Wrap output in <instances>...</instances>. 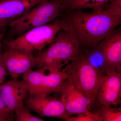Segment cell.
I'll return each instance as SVG.
<instances>
[{
	"mask_svg": "<svg viewBox=\"0 0 121 121\" xmlns=\"http://www.w3.org/2000/svg\"><path fill=\"white\" fill-rule=\"evenodd\" d=\"M62 0H43L9 24V36H19L27 31L53 22L60 16Z\"/></svg>",
	"mask_w": 121,
	"mask_h": 121,
	"instance_id": "obj_4",
	"label": "cell"
},
{
	"mask_svg": "<svg viewBox=\"0 0 121 121\" xmlns=\"http://www.w3.org/2000/svg\"><path fill=\"white\" fill-rule=\"evenodd\" d=\"M48 47L35 56L37 70L61 71L82 51L69 25L59 31Z\"/></svg>",
	"mask_w": 121,
	"mask_h": 121,
	"instance_id": "obj_2",
	"label": "cell"
},
{
	"mask_svg": "<svg viewBox=\"0 0 121 121\" xmlns=\"http://www.w3.org/2000/svg\"><path fill=\"white\" fill-rule=\"evenodd\" d=\"M73 84L88 98L92 105L96 101L100 85L106 78L88 62L82 51L78 58L65 68Z\"/></svg>",
	"mask_w": 121,
	"mask_h": 121,
	"instance_id": "obj_5",
	"label": "cell"
},
{
	"mask_svg": "<svg viewBox=\"0 0 121 121\" xmlns=\"http://www.w3.org/2000/svg\"><path fill=\"white\" fill-rule=\"evenodd\" d=\"M2 54L1 52H0V84L3 83L8 74L2 59Z\"/></svg>",
	"mask_w": 121,
	"mask_h": 121,
	"instance_id": "obj_20",
	"label": "cell"
},
{
	"mask_svg": "<svg viewBox=\"0 0 121 121\" xmlns=\"http://www.w3.org/2000/svg\"><path fill=\"white\" fill-rule=\"evenodd\" d=\"M66 121H101L97 113L91 112L90 110H87L83 112L77 114L75 117H68Z\"/></svg>",
	"mask_w": 121,
	"mask_h": 121,
	"instance_id": "obj_18",
	"label": "cell"
},
{
	"mask_svg": "<svg viewBox=\"0 0 121 121\" xmlns=\"http://www.w3.org/2000/svg\"><path fill=\"white\" fill-rule=\"evenodd\" d=\"M15 115L7 109L0 95V121H12Z\"/></svg>",
	"mask_w": 121,
	"mask_h": 121,
	"instance_id": "obj_19",
	"label": "cell"
},
{
	"mask_svg": "<svg viewBox=\"0 0 121 121\" xmlns=\"http://www.w3.org/2000/svg\"><path fill=\"white\" fill-rule=\"evenodd\" d=\"M97 45L104 54L108 69L107 72L121 71V28L113 30Z\"/></svg>",
	"mask_w": 121,
	"mask_h": 121,
	"instance_id": "obj_11",
	"label": "cell"
},
{
	"mask_svg": "<svg viewBox=\"0 0 121 121\" xmlns=\"http://www.w3.org/2000/svg\"><path fill=\"white\" fill-rule=\"evenodd\" d=\"M66 13L62 17L82 50L95 48L121 23V16L105 9L99 12L78 10Z\"/></svg>",
	"mask_w": 121,
	"mask_h": 121,
	"instance_id": "obj_1",
	"label": "cell"
},
{
	"mask_svg": "<svg viewBox=\"0 0 121 121\" xmlns=\"http://www.w3.org/2000/svg\"><path fill=\"white\" fill-rule=\"evenodd\" d=\"M27 108L41 117H52L64 119L69 117L60 100L49 97L29 96L26 100Z\"/></svg>",
	"mask_w": 121,
	"mask_h": 121,
	"instance_id": "obj_10",
	"label": "cell"
},
{
	"mask_svg": "<svg viewBox=\"0 0 121 121\" xmlns=\"http://www.w3.org/2000/svg\"><path fill=\"white\" fill-rule=\"evenodd\" d=\"M60 101L69 117L90 110V99L73 84L69 78L61 91Z\"/></svg>",
	"mask_w": 121,
	"mask_h": 121,
	"instance_id": "obj_9",
	"label": "cell"
},
{
	"mask_svg": "<svg viewBox=\"0 0 121 121\" xmlns=\"http://www.w3.org/2000/svg\"><path fill=\"white\" fill-rule=\"evenodd\" d=\"M68 77L65 68L58 72H48L30 69L23 74L29 96L44 97L52 93H60Z\"/></svg>",
	"mask_w": 121,
	"mask_h": 121,
	"instance_id": "obj_6",
	"label": "cell"
},
{
	"mask_svg": "<svg viewBox=\"0 0 121 121\" xmlns=\"http://www.w3.org/2000/svg\"><path fill=\"white\" fill-rule=\"evenodd\" d=\"M82 52L90 64L104 75H106L107 66L104 54L97 45L93 48L82 50Z\"/></svg>",
	"mask_w": 121,
	"mask_h": 121,
	"instance_id": "obj_15",
	"label": "cell"
},
{
	"mask_svg": "<svg viewBox=\"0 0 121 121\" xmlns=\"http://www.w3.org/2000/svg\"><path fill=\"white\" fill-rule=\"evenodd\" d=\"M1 0H0V1H1Z\"/></svg>",
	"mask_w": 121,
	"mask_h": 121,
	"instance_id": "obj_22",
	"label": "cell"
},
{
	"mask_svg": "<svg viewBox=\"0 0 121 121\" xmlns=\"http://www.w3.org/2000/svg\"><path fill=\"white\" fill-rule=\"evenodd\" d=\"M61 10L65 13L78 10L89 9L92 12L103 11L110 0H62Z\"/></svg>",
	"mask_w": 121,
	"mask_h": 121,
	"instance_id": "obj_14",
	"label": "cell"
},
{
	"mask_svg": "<svg viewBox=\"0 0 121 121\" xmlns=\"http://www.w3.org/2000/svg\"><path fill=\"white\" fill-rule=\"evenodd\" d=\"M15 112V120L16 121H43V118L34 116L29 112L23 104L17 108Z\"/></svg>",
	"mask_w": 121,
	"mask_h": 121,
	"instance_id": "obj_17",
	"label": "cell"
},
{
	"mask_svg": "<svg viewBox=\"0 0 121 121\" xmlns=\"http://www.w3.org/2000/svg\"><path fill=\"white\" fill-rule=\"evenodd\" d=\"M68 26L63 17L56 19L52 23L32 29L16 39L8 40L4 47L5 49L32 54L39 52L52 42L59 30Z\"/></svg>",
	"mask_w": 121,
	"mask_h": 121,
	"instance_id": "obj_3",
	"label": "cell"
},
{
	"mask_svg": "<svg viewBox=\"0 0 121 121\" xmlns=\"http://www.w3.org/2000/svg\"><path fill=\"white\" fill-rule=\"evenodd\" d=\"M2 58L7 73L12 79L18 78L36 67L35 56L32 53L5 49Z\"/></svg>",
	"mask_w": 121,
	"mask_h": 121,
	"instance_id": "obj_7",
	"label": "cell"
},
{
	"mask_svg": "<svg viewBox=\"0 0 121 121\" xmlns=\"http://www.w3.org/2000/svg\"><path fill=\"white\" fill-rule=\"evenodd\" d=\"M97 93L98 106L117 107L121 103V71L107 72Z\"/></svg>",
	"mask_w": 121,
	"mask_h": 121,
	"instance_id": "obj_8",
	"label": "cell"
},
{
	"mask_svg": "<svg viewBox=\"0 0 121 121\" xmlns=\"http://www.w3.org/2000/svg\"><path fill=\"white\" fill-rule=\"evenodd\" d=\"M43 0H1L0 1V28L9 26Z\"/></svg>",
	"mask_w": 121,
	"mask_h": 121,
	"instance_id": "obj_13",
	"label": "cell"
},
{
	"mask_svg": "<svg viewBox=\"0 0 121 121\" xmlns=\"http://www.w3.org/2000/svg\"><path fill=\"white\" fill-rule=\"evenodd\" d=\"M95 112L100 117L101 121H121V107L100 106Z\"/></svg>",
	"mask_w": 121,
	"mask_h": 121,
	"instance_id": "obj_16",
	"label": "cell"
},
{
	"mask_svg": "<svg viewBox=\"0 0 121 121\" xmlns=\"http://www.w3.org/2000/svg\"><path fill=\"white\" fill-rule=\"evenodd\" d=\"M0 30H0V52H2V47H3L2 39L3 36V33H2L1 31Z\"/></svg>",
	"mask_w": 121,
	"mask_h": 121,
	"instance_id": "obj_21",
	"label": "cell"
},
{
	"mask_svg": "<svg viewBox=\"0 0 121 121\" xmlns=\"http://www.w3.org/2000/svg\"><path fill=\"white\" fill-rule=\"evenodd\" d=\"M0 95L7 109L13 113L23 104L29 95L26 84L23 80L12 79L0 85Z\"/></svg>",
	"mask_w": 121,
	"mask_h": 121,
	"instance_id": "obj_12",
	"label": "cell"
}]
</instances>
